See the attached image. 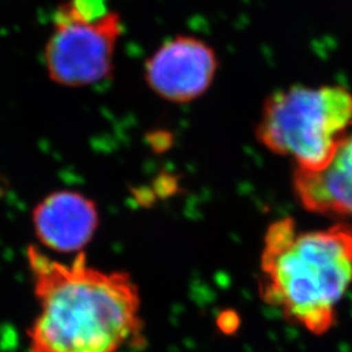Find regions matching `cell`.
Here are the masks:
<instances>
[{"label":"cell","mask_w":352,"mask_h":352,"mask_svg":"<svg viewBox=\"0 0 352 352\" xmlns=\"http://www.w3.org/2000/svg\"><path fill=\"white\" fill-rule=\"evenodd\" d=\"M38 314L28 329L29 352H122L144 346L139 286L126 272L71 264L28 248Z\"/></svg>","instance_id":"6da1fadb"},{"label":"cell","mask_w":352,"mask_h":352,"mask_svg":"<svg viewBox=\"0 0 352 352\" xmlns=\"http://www.w3.org/2000/svg\"><path fill=\"white\" fill-rule=\"evenodd\" d=\"M351 286L350 223L302 231L287 217L267 227L258 294L289 322L316 336L330 331Z\"/></svg>","instance_id":"7a4b0ae2"},{"label":"cell","mask_w":352,"mask_h":352,"mask_svg":"<svg viewBox=\"0 0 352 352\" xmlns=\"http://www.w3.org/2000/svg\"><path fill=\"white\" fill-rule=\"evenodd\" d=\"M218 69L213 47L196 37L176 36L166 41L145 63L149 88L166 101H193L210 88Z\"/></svg>","instance_id":"5b68a950"},{"label":"cell","mask_w":352,"mask_h":352,"mask_svg":"<svg viewBox=\"0 0 352 352\" xmlns=\"http://www.w3.org/2000/svg\"><path fill=\"white\" fill-rule=\"evenodd\" d=\"M67 4L78 19L87 21H96L109 13L106 0H68Z\"/></svg>","instance_id":"ba28073f"},{"label":"cell","mask_w":352,"mask_h":352,"mask_svg":"<svg viewBox=\"0 0 352 352\" xmlns=\"http://www.w3.org/2000/svg\"><path fill=\"white\" fill-rule=\"evenodd\" d=\"M122 29L118 13L87 21L78 19L67 3L62 4L55 13L54 30L45 47V64L51 80L77 88L110 77Z\"/></svg>","instance_id":"277c9868"},{"label":"cell","mask_w":352,"mask_h":352,"mask_svg":"<svg viewBox=\"0 0 352 352\" xmlns=\"http://www.w3.org/2000/svg\"><path fill=\"white\" fill-rule=\"evenodd\" d=\"M352 124V94L340 85L291 87L265 102L257 139L289 157L299 170L321 171L331 162Z\"/></svg>","instance_id":"3957f363"},{"label":"cell","mask_w":352,"mask_h":352,"mask_svg":"<svg viewBox=\"0 0 352 352\" xmlns=\"http://www.w3.org/2000/svg\"><path fill=\"white\" fill-rule=\"evenodd\" d=\"M39 243L56 253L78 254L100 226L97 204L76 190H56L41 200L32 214Z\"/></svg>","instance_id":"8992f818"},{"label":"cell","mask_w":352,"mask_h":352,"mask_svg":"<svg viewBox=\"0 0 352 352\" xmlns=\"http://www.w3.org/2000/svg\"><path fill=\"white\" fill-rule=\"evenodd\" d=\"M217 325H218L221 331L230 334V333L235 331L239 327V317L234 311H227V312H223V314L219 315Z\"/></svg>","instance_id":"9c48e42d"},{"label":"cell","mask_w":352,"mask_h":352,"mask_svg":"<svg viewBox=\"0 0 352 352\" xmlns=\"http://www.w3.org/2000/svg\"><path fill=\"white\" fill-rule=\"evenodd\" d=\"M294 190L308 212L352 219V124L324 170L296 168Z\"/></svg>","instance_id":"52a82bcc"}]
</instances>
